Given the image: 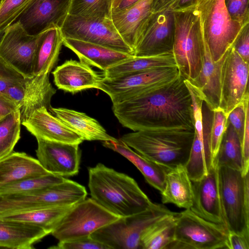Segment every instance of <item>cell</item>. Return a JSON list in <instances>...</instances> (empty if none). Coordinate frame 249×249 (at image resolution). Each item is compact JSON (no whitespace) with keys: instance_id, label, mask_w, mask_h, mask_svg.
I'll return each instance as SVG.
<instances>
[{"instance_id":"83f0119b","label":"cell","mask_w":249,"mask_h":249,"mask_svg":"<svg viewBox=\"0 0 249 249\" xmlns=\"http://www.w3.org/2000/svg\"><path fill=\"white\" fill-rule=\"evenodd\" d=\"M163 204L172 203L179 208L189 209L192 205V182L184 166L169 170L165 178L162 192Z\"/></svg>"},{"instance_id":"d590c367","label":"cell","mask_w":249,"mask_h":249,"mask_svg":"<svg viewBox=\"0 0 249 249\" xmlns=\"http://www.w3.org/2000/svg\"><path fill=\"white\" fill-rule=\"evenodd\" d=\"M112 0H71L69 15L111 19Z\"/></svg>"},{"instance_id":"1f68e13d","label":"cell","mask_w":249,"mask_h":249,"mask_svg":"<svg viewBox=\"0 0 249 249\" xmlns=\"http://www.w3.org/2000/svg\"><path fill=\"white\" fill-rule=\"evenodd\" d=\"M73 205L41 208L0 217L33 224L51 234Z\"/></svg>"},{"instance_id":"681fc988","label":"cell","mask_w":249,"mask_h":249,"mask_svg":"<svg viewBox=\"0 0 249 249\" xmlns=\"http://www.w3.org/2000/svg\"><path fill=\"white\" fill-rule=\"evenodd\" d=\"M175 0H152V12L153 13L166 10Z\"/></svg>"},{"instance_id":"c3c4849f","label":"cell","mask_w":249,"mask_h":249,"mask_svg":"<svg viewBox=\"0 0 249 249\" xmlns=\"http://www.w3.org/2000/svg\"><path fill=\"white\" fill-rule=\"evenodd\" d=\"M196 0H175L167 9L174 12L183 10L193 5Z\"/></svg>"},{"instance_id":"60d3db41","label":"cell","mask_w":249,"mask_h":249,"mask_svg":"<svg viewBox=\"0 0 249 249\" xmlns=\"http://www.w3.org/2000/svg\"><path fill=\"white\" fill-rule=\"evenodd\" d=\"M249 97L234 108L228 115V123L234 128L240 141L241 146L246 114V107Z\"/></svg>"},{"instance_id":"e0dca14e","label":"cell","mask_w":249,"mask_h":249,"mask_svg":"<svg viewBox=\"0 0 249 249\" xmlns=\"http://www.w3.org/2000/svg\"><path fill=\"white\" fill-rule=\"evenodd\" d=\"M192 182L193 198L189 209L207 221L226 226L219 194L218 168L212 166L206 175Z\"/></svg>"},{"instance_id":"d4e9b609","label":"cell","mask_w":249,"mask_h":249,"mask_svg":"<svg viewBox=\"0 0 249 249\" xmlns=\"http://www.w3.org/2000/svg\"><path fill=\"white\" fill-rule=\"evenodd\" d=\"M51 174L37 159L23 152H13L0 160V188L24 178Z\"/></svg>"},{"instance_id":"4316f807","label":"cell","mask_w":249,"mask_h":249,"mask_svg":"<svg viewBox=\"0 0 249 249\" xmlns=\"http://www.w3.org/2000/svg\"><path fill=\"white\" fill-rule=\"evenodd\" d=\"M50 111L80 135L84 141L105 142L117 140L109 135L96 120L85 113L66 108L52 107Z\"/></svg>"},{"instance_id":"7bdbcfd3","label":"cell","mask_w":249,"mask_h":249,"mask_svg":"<svg viewBox=\"0 0 249 249\" xmlns=\"http://www.w3.org/2000/svg\"><path fill=\"white\" fill-rule=\"evenodd\" d=\"M232 47L244 61L249 63V23L242 28Z\"/></svg>"},{"instance_id":"5bb4252c","label":"cell","mask_w":249,"mask_h":249,"mask_svg":"<svg viewBox=\"0 0 249 249\" xmlns=\"http://www.w3.org/2000/svg\"><path fill=\"white\" fill-rule=\"evenodd\" d=\"M71 2V0H31L14 22L19 23L27 34L32 36L51 28L60 29L69 15Z\"/></svg>"},{"instance_id":"bcb514c9","label":"cell","mask_w":249,"mask_h":249,"mask_svg":"<svg viewBox=\"0 0 249 249\" xmlns=\"http://www.w3.org/2000/svg\"><path fill=\"white\" fill-rule=\"evenodd\" d=\"M227 247L229 249H249V237L229 231Z\"/></svg>"},{"instance_id":"6da1fadb","label":"cell","mask_w":249,"mask_h":249,"mask_svg":"<svg viewBox=\"0 0 249 249\" xmlns=\"http://www.w3.org/2000/svg\"><path fill=\"white\" fill-rule=\"evenodd\" d=\"M184 80L180 75L169 83L113 104V112L123 126L134 131L194 129L192 97Z\"/></svg>"},{"instance_id":"f35d334b","label":"cell","mask_w":249,"mask_h":249,"mask_svg":"<svg viewBox=\"0 0 249 249\" xmlns=\"http://www.w3.org/2000/svg\"><path fill=\"white\" fill-rule=\"evenodd\" d=\"M249 0H224L231 19L242 27L249 23Z\"/></svg>"},{"instance_id":"603a6c76","label":"cell","mask_w":249,"mask_h":249,"mask_svg":"<svg viewBox=\"0 0 249 249\" xmlns=\"http://www.w3.org/2000/svg\"><path fill=\"white\" fill-rule=\"evenodd\" d=\"M49 233L38 226L0 217V248L32 249Z\"/></svg>"},{"instance_id":"816d5d0a","label":"cell","mask_w":249,"mask_h":249,"mask_svg":"<svg viewBox=\"0 0 249 249\" xmlns=\"http://www.w3.org/2000/svg\"><path fill=\"white\" fill-rule=\"evenodd\" d=\"M121 0H112V11L117 6Z\"/></svg>"},{"instance_id":"9f6ffc18","label":"cell","mask_w":249,"mask_h":249,"mask_svg":"<svg viewBox=\"0 0 249 249\" xmlns=\"http://www.w3.org/2000/svg\"></svg>"},{"instance_id":"2e32d148","label":"cell","mask_w":249,"mask_h":249,"mask_svg":"<svg viewBox=\"0 0 249 249\" xmlns=\"http://www.w3.org/2000/svg\"><path fill=\"white\" fill-rule=\"evenodd\" d=\"M37 142V160L45 170L64 178L78 173L81 157L79 144L41 139Z\"/></svg>"},{"instance_id":"7dc6e473","label":"cell","mask_w":249,"mask_h":249,"mask_svg":"<svg viewBox=\"0 0 249 249\" xmlns=\"http://www.w3.org/2000/svg\"><path fill=\"white\" fill-rule=\"evenodd\" d=\"M18 109H19L2 93H0V116L4 117Z\"/></svg>"},{"instance_id":"b9f144b4","label":"cell","mask_w":249,"mask_h":249,"mask_svg":"<svg viewBox=\"0 0 249 249\" xmlns=\"http://www.w3.org/2000/svg\"><path fill=\"white\" fill-rule=\"evenodd\" d=\"M25 77L0 58V93L10 86L22 83Z\"/></svg>"},{"instance_id":"ffe728a7","label":"cell","mask_w":249,"mask_h":249,"mask_svg":"<svg viewBox=\"0 0 249 249\" xmlns=\"http://www.w3.org/2000/svg\"><path fill=\"white\" fill-rule=\"evenodd\" d=\"M52 74L58 89L73 94L87 89H97L103 77L90 66L72 59L57 67Z\"/></svg>"},{"instance_id":"5b68a950","label":"cell","mask_w":249,"mask_h":249,"mask_svg":"<svg viewBox=\"0 0 249 249\" xmlns=\"http://www.w3.org/2000/svg\"><path fill=\"white\" fill-rule=\"evenodd\" d=\"M249 175L227 167L218 168L219 190L229 231L249 237Z\"/></svg>"},{"instance_id":"db71d44e","label":"cell","mask_w":249,"mask_h":249,"mask_svg":"<svg viewBox=\"0 0 249 249\" xmlns=\"http://www.w3.org/2000/svg\"><path fill=\"white\" fill-rule=\"evenodd\" d=\"M4 117L0 116V121Z\"/></svg>"},{"instance_id":"ba28073f","label":"cell","mask_w":249,"mask_h":249,"mask_svg":"<svg viewBox=\"0 0 249 249\" xmlns=\"http://www.w3.org/2000/svg\"><path fill=\"white\" fill-rule=\"evenodd\" d=\"M226 226L209 222L190 209L178 213L169 249H228Z\"/></svg>"},{"instance_id":"9a60e30c","label":"cell","mask_w":249,"mask_h":249,"mask_svg":"<svg viewBox=\"0 0 249 249\" xmlns=\"http://www.w3.org/2000/svg\"><path fill=\"white\" fill-rule=\"evenodd\" d=\"M174 35V12L166 9L153 13L133 55L149 56L173 53Z\"/></svg>"},{"instance_id":"f546056e","label":"cell","mask_w":249,"mask_h":249,"mask_svg":"<svg viewBox=\"0 0 249 249\" xmlns=\"http://www.w3.org/2000/svg\"><path fill=\"white\" fill-rule=\"evenodd\" d=\"M170 67H177L173 53L149 56L133 55L104 71L102 75L107 78H113Z\"/></svg>"},{"instance_id":"f1b7e54d","label":"cell","mask_w":249,"mask_h":249,"mask_svg":"<svg viewBox=\"0 0 249 249\" xmlns=\"http://www.w3.org/2000/svg\"><path fill=\"white\" fill-rule=\"evenodd\" d=\"M63 40L58 28H51L39 34L34 65V75L50 74L57 63Z\"/></svg>"},{"instance_id":"f5cc1de1","label":"cell","mask_w":249,"mask_h":249,"mask_svg":"<svg viewBox=\"0 0 249 249\" xmlns=\"http://www.w3.org/2000/svg\"><path fill=\"white\" fill-rule=\"evenodd\" d=\"M4 30L0 32V41L2 36H3V34H4Z\"/></svg>"},{"instance_id":"f907efd6","label":"cell","mask_w":249,"mask_h":249,"mask_svg":"<svg viewBox=\"0 0 249 249\" xmlns=\"http://www.w3.org/2000/svg\"><path fill=\"white\" fill-rule=\"evenodd\" d=\"M140 0H121L117 6L112 11V12H117L134 5Z\"/></svg>"},{"instance_id":"7402d4cb","label":"cell","mask_w":249,"mask_h":249,"mask_svg":"<svg viewBox=\"0 0 249 249\" xmlns=\"http://www.w3.org/2000/svg\"><path fill=\"white\" fill-rule=\"evenodd\" d=\"M63 45L73 52L80 61L103 71L133 56L98 44L69 38H63Z\"/></svg>"},{"instance_id":"ac0fdd59","label":"cell","mask_w":249,"mask_h":249,"mask_svg":"<svg viewBox=\"0 0 249 249\" xmlns=\"http://www.w3.org/2000/svg\"><path fill=\"white\" fill-rule=\"evenodd\" d=\"M36 140L80 144L84 140L45 107L35 110L21 123Z\"/></svg>"},{"instance_id":"7a4b0ae2","label":"cell","mask_w":249,"mask_h":249,"mask_svg":"<svg viewBox=\"0 0 249 249\" xmlns=\"http://www.w3.org/2000/svg\"><path fill=\"white\" fill-rule=\"evenodd\" d=\"M88 172L91 198L119 217L140 213L153 204L135 179L126 174L101 163L89 168Z\"/></svg>"},{"instance_id":"277c9868","label":"cell","mask_w":249,"mask_h":249,"mask_svg":"<svg viewBox=\"0 0 249 249\" xmlns=\"http://www.w3.org/2000/svg\"><path fill=\"white\" fill-rule=\"evenodd\" d=\"M173 54L180 75L190 82L198 77L202 65V37L198 13L188 8L174 12Z\"/></svg>"},{"instance_id":"d6a6232c","label":"cell","mask_w":249,"mask_h":249,"mask_svg":"<svg viewBox=\"0 0 249 249\" xmlns=\"http://www.w3.org/2000/svg\"><path fill=\"white\" fill-rule=\"evenodd\" d=\"M213 165L217 168L223 166L242 171L241 143L234 128L229 123Z\"/></svg>"},{"instance_id":"3957f363","label":"cell","mask_w":249,"mask_h":249,"mask_svg":"<svg viewBox=\"0 0 249 249\" xmlns=\"http://www.w3.org/2000/svg\"><path fill=\"white\" fill-rule=\"evenodd\" d=\"M194 136L195 129H146L125 134L120 139L143 157L172 169L185 166Z\"/></svg>"},{"instance_id":"4fadbf2b","label":"cell","mask_w":249,"mask_h":249,"mask_svg":"<svg viewBox=\"0 0 249 249\" xmlns=\"http://www.w3.org/2000/svg\"><path fill=\"white\" fill-rule=\"evenodd\" d=\"M39 35L27 34L17 22L7 27L0 41V58L25 77L33 76Z\"/></svg>"},{"instance_id":"74e56055","label":"cell","mask_w":249,"mask_h":249,"mask_svg":"<svg viewBox=\"0 0 249 249\" xmlns=\"http://www.w3.org/2000/svg\"><path fill=\"white\" fill-rule=\"evenodd\" d=\"M31 0H2L0 6V32L12 24Z\"/></svg>"},{"instance_id":"30bf717a","label":"cell","mask_w":249,"mask_h":249,"mask_svg":"<svg viewBox=\"0 0 249 249\" xmlns=\"http://www.w3.org/2000/svg\"><path fill=\"white\" fill-rule=\"evenodd\" d=\"M60 30L63 38L96 44L134 55L133 51L121 37L111 19L68 15Z\"/></svg>"},{"instance_id":"d6986e66","label":"cell","mask_w":249,"mask_h":249,"mask_svg":"<svg viewBox=\"0 0 249 249\" xmlns=\"http://www.w3.org/2000/svg\"><path fill=\"white\" fill-rule=\"evenodd\" d=\"M152 2V0H140L129 8L111 13L116 30L133 52L153 13Z\"/></svg>"},{"instance_id":"8d00e7d4","label":"cell","mask_w":249,"mask_h":249,"mask_svg":"<svg viewBox=\"0 0 249 249\" xmlns=\"http://www.w3.org/2000/svg\"><path fill=\"white\" fill-rule=\"evenodd\" d=\"M212 111L210 128V145L213 162L228 125V117L222 110L218 108Z\"/></svg>"},{"instance_id":"e575fe53","label":"cell","mask_w":249,"mask_h":249,"mask_svg":"<svg viewBox=\"0 0 249 249\" xmlns=\"http://www.w3.org/2000/svg\"><path fill=\"white\" fill-rule=\"evenodd\" d=\"M66 178L52 174L28 177L0 188V195L37 191L61 183Z\"/></svg>"},{"instance_id":"4dcf8cb0","label":"cell","mask_w":249,"mask_h":249,"mask_svg":"<svg viewBox=\"0 0 249 249\" xmlns=\"http://www.w3.org/2000/svg\"><path fill=\"white\" fill-rule=\"evenodd\" d=\"M178 214L173 212L149 227L141 237L140 249H169Z\"/></svg>"},{"instance_id":"ee69618b","label":"cell","mask_w":249,"mask_h":249,"mask_svg":"<svg viewBox=\"0 0 249 249\" xmlns=\"http://www.w3.org/2000/svg\"><path fill=\"white\" fill-rule=\"evenodd\" d=\"M243 157L242 174L246 175L249 173V104L246 107V114L245 128L242 142Z\"/></svg>"},{"instance_id":"7c38bea8","label":"cell","mask_w":249,"mask_h":249,"mask_svg":"<svg viewBox=\"0 0 249 249\" xmlns=\"http://www.w3.org/2000/svg\"><path fill=\"white\" fill-rule=\"evenodd\" d=\"M249 63L244 61L231 46L222 65L220 78L218 108L227 117L234 108L249 97Z\"/></svg>"},{"instance_id":"11a10c76","label":"cell","mask_w":249,"mask_h":249,"mask_svg":"<svg viewBox=\"0 0 249 249\" xmlns=\"http://www.w3.org/2000/svg\"><path fill=\"white\" fill-rule=\"evenodd\" d=\"M2 1V0H0V5L1 4Z\"/></svg>"},{"instance_id":"8992f818","label":"cell","mask_w":249,"mask_h":249,"mask_svg":"<svg viewBox=\"0 0 249 249\" xmlns=\"http://www.w3.org/2000/svg\"><path fill=\"white\" fill-rule=\"evenodd\" d=\"M188 8L199 14L212 57L217 62L231 47L243 27L231 19L224 0H196Z\"/></svg>"},{"instance_id":"9c48e42d","label":"cell","mask_w":249,"mask_h":249,"mask_svg":"<svg viewBox=\"0 0 249 249\" xmlns=\"http://www.w3.org/2000/svg\"><path fill=\"white\" fill-rule=\"evenodd\" d=\"M91 198L74 205L51 234L59 241L90 236L118 219Z\"/></svg>"},{"instance_id":"ab89813d","label":"cell","mask_w":249,"mask_h":249,"mask_svg":"<svg viewBox=\"0 0 249 249\" xmlns=\"http://www.w3.org/2000/svg\"><path fill=\"white\" fill-rule=\"evenodd\" d=\"M50 248L53 249H109L108 247L94 239L90 236L59 241L56 246Z\"/></svg>"},{"instance_id":"44dd1931","label":"cell","mask_w":249,"mask_h":249,"mask_svg":"<svg viewBox=\"0 0 249 249\" xmlns=\"http://www.w3.org/2000/svg\"><path fill=\"white\" fill-rule=\"evenodd\" d=\"M201 27L203 52L202 68L197 78L190 82L199 92L208 107L213 111L219 107L221 69L228 51L220 60L214 61L204 36L201 24Z\"/></svg>"},{"instance_id":"836d02e7","label":"cell","mask_w":249,"mask_h":249,"mask_svg":"<svg viewBox=\"0 0 249 249\" xmlns=\"http://www.w3.org/2000/svg\"><path fill=\"white\" fill-rule=\"evenodd\" d=\"M20 109L4 116L0 121V160L9 155L20 138Z\"/></svg>"},{"instance_id":"52a82bcc","label":"cell","mask_w":249,"mask_h":249,"mask_svg":"<svg viewBox=\"0 0 249 249\" xmlns=\"http://www.w3.org/2000/svg\"><path fill=\"white\" fill-rule=\"evenodd\" d=\"M172 212L163 204L153 203L142 212L119 217L90 236L109 249H140L141 238L146 230Z\"/></svg>"},{"instance_id":"8fae6325","label":"cell","mask_w":249,"mask_h":249,"mask_svg":"<svg viewBox=\"0 0 249 249\" xmlns=\"http://www.w3.org/2000/svg\"><path fill=\"white\" fill-rule=\"evenodd\" d=\"M180 76L177 67H165L131 73L113 78L103 77L97 89L107 93L112 104L169 83Z\"/></svg>"},{"instance_id":"f6af8a7d","label":"cell","mask_w":249,"mask_h":249,"mask_svg":"<svg viewBox=\"0 0 249 249\" xmlns=\"http://www.w3.org/2000/svg\"><path fill=\"white\" fill-rule=\"evenodd\" d=\"M24 82L9 86L2 93L19 109L24 99Z\"/></svg>"},{"instance_id":"cb8c5ba5","label":"cell","mask_w":249,"mask_h":249,"mask_svg":"<svg viewBox=\"0 0 249 249\" xmlns=\"http://www.w3.org/2000/svg\"><path fill=\"white\" fill-rule=\"evenodd\" d=\"M56 92L49 73L25 77L24 99L20 108L21 123L40 108L44 107L50 111L51 99Z\"/></svg>"},{"instance_id":"484cf974","label":"cell","mask_w":249,"mask_h":249,"mask_svg":"<svg viewBox=\"0 0 249 249\" xmlns=\"http://www.w3.org/2000/svg\"><path fill=\"white\" fill-rule=\"evenodd\" d=\"M104 146L122 155L141 172L148 183L160 192L164 186L167 172L170 169L158 164L135 152L120 139L103 142Z\"/></svg>"}]
</instances>
